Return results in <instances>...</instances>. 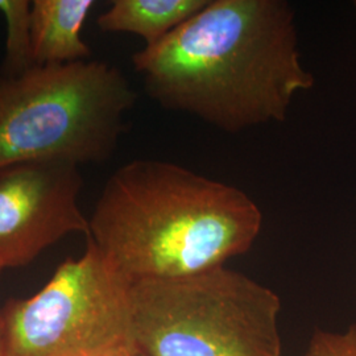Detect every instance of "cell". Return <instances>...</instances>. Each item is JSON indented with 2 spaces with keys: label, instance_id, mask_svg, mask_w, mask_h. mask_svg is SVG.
Segmentation results:
<instances>
[{
  "label": "cell",
  "instance_id": "6da1fadb",
  "mask_svg": "<svg viewBox=\"0 0 356 356\" xmlns=\"http://www.w3.org/2000/svg\"><path fill=\"white\" fill-rule=\"evenodd\" d=\"M132 64L154 102L229 134L284 122L294 97L316 83L285 0H209Z\"/></svg>",
  "mask_w": 356,
  "mask_h": 356
},
{
  "label": "cell",
  "instance_id": "30bf717a",
  "mask_svg": "<svg viewBox=\"0 0 356 356\" xmlns=\"http://www.w3.org/2000/svg\"><path fill=\"white\" fill-rule=\"evenodd\" d=\"M305 356H356V325L343 332L316 331Z\"/></svg>",
  "mask_w": 356,
  "mask_h": 356
},
{
  "label": "cell",
  "instance_id": "5bb4252c",
  "mask_svg": "<svg viewBox=\"0 0 356 356\" xmlns=\"http://www.w3.org/2000/svg\"><path fill=\"white\" fill-rule=\"evenodd\" d=\"M355 7H356V1H355Z\"/></svg>",
  "mask_w": 356,
  "mask_h": 356
},
{
  "label": "cell",
  "instance_id": "8992f818",
  "mask_svg": "<svg viewBox=\"0 0 356 356\" xmlns=\"http://www.w3.org/2000/svg\"><path fill=\"white\" fill-rule=\"evenodd\" d=\"M83 178L67 161L0 166V269L23 267L72 234L89 236L81 210Z\"/></svg>",
  "mask_w": 356,
  "mask_h": 356
},
{
  "label": "cell",
  "instance_id": "8fae6325",
  "mask_svg": "<svg viewBox=\"0 0 356 356\" xmlns=\"http://www.w3.org/2000/svg\"><path fill=\"white\" fill-rule=\"evenodd\" d=\"M106 356H144L141 354L138 348H132V350H126V351H120L116 354H111V355Z\"/></svg>",
  "mask_w": 356,
  "mask_h": 356
},
{
  "label": "cell",
  "instance_id": "5b68a950",
  "mask_svg": "<svg viewBox=\"0 0 356 356\" xmlns=\"http://www.w3.org/2000/svg\"><path fill=\"white\" fill-rule=\"evenodd\" d=\"M132 282L88 239L28 298L0 309L6 356H106L136 348Z\"/></svg>",
  "mask_w": 356,
  "mask_h": 356
},
{
  "label": "cell",
  "instance_id": "4fadbf2b",
  "mask_svg": "<svg viewBox=\"0 0 356 356\" xmlns=\"http://www.w3.org/2000/svg\"><path fill=\"white\" fill-rule=\"evenodd\" d=\"M1 272H3V270H1V269H0V275H1Z\"/></svg>",
  "mask_w": 356,
  "mask_h": 356
},
{
  "label": "cell",
  "instance_id": "277c9868",
  "mask_svg": "<svg viewBox=\"0 0 356 356\" xmlns=\"http://www.w3.org/2000/svg\"><path fill=\"white\" fill-rule=\"evenodd\" d=\"M144 356H281L279 296L226 267L131 285Z\"/></svg>",
  "mask_w": 356,
  "mask_h": 356
},
{
  "label": "cell",
  "instance_id": "52a82bcc",
  "mask_svg": "<svg viewBox=\"0 0 356 356\" xmlns=\"http://www.w3.org/2000/svg\"><path fill=\"white\" fill-rule=\"evenodd\" d=\"M95 1L33 0L32 48L36 65L74 64L91 60L82 29Z\"/></svg>",
  "mask_w": 356,
  "mask_h": 356
},
{
  "label": "cell",
  "instance_id": "9c48e42d",
  "mask_svg": "<svg viewBox=\"0 0 356 356\" xmlns=\"http://www.w3.org/2000/svg\"><path fill=\"white\" fill-rule=\"evenodd\" d=\"M6 23V53L0 72L19 74L35 66L32 48V1L0 0Z\"/></svg>",
  "mask_w": 356,
  "mask_h": 356
},
{
  "label": "cell",
  "instance_id": "3957f363",
  "mask_svg": "<svg viewBox=\"0 0 356 356\" xmlns=\"http://www.w3.org/2000/svg\"><path fill=\"white\" fill-rule=\"evenodd\" d=\"M136 98L126 76L98 60L0 72V166L102 164L116 151Z\"/></svg>",
  "mask_w": 356,
  "mask_h": 356
},
{
  "label": "cell",
  "instance_id": "ba28073f",
  "mask_svg": "<svg viewBox=\"0 0 356 356\" xmlns=\"http://www.w3.org/2000/svg\"><path fill=\"white\" fill-rule=\"evenodd\" d=\"M209 0H115L98 17L108 33H132L151 47L195 16Z\"/></svg>",
  "mask_w": 356,
  "mask_h": 356
},
{
  "label": "cell",
  "instance_id": "7a4b0ae2",
  "mask_svg": "<svg viewBox=\"0 0 356 356\" xmlns=\"http://www.w3.org/2000/svg\"><path fill=\"white\" fill-rule=\"evenodd\" d=\"M89 222L86 238L136 282L225 267L252 247L263 214L229 184L175 163L134 160L107 179Z\"/></svg>",
  "mask_w": 356,
  "mask_h": 356
},
{
  "label": "cell",
  "instance_id": "7c38bea8",
  "mask_svg": "<svg viewBox=\"0 0 356 356\" xmlns=\"http://www.w3.org/2000/svg\"><path fill=\"white\" fill-rule=\"evenodd\" d=\"M0 356H6L4 341H3V330H1V322H0Z\"/></svg>",
  "mask_w": 356,
  "mask_h": 356
}]
</instances>
